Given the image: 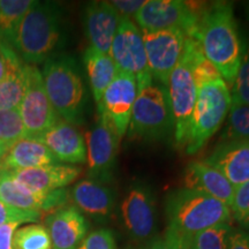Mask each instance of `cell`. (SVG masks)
<instances>
[{"mask_svg":"<svg viewBox=\"0 0 249 249\" xmlns=\"http://www.w3.org/2000/svg\"><path fill=\"white\" fill-rule=\"evenodd\" d=\"M196 40L200 43L204 57L216 66L226 85L232 87L244 50L231 4L225 1L207 4Z\"/></svg>","mask_w":249,"mask_h":249,"instance_id":"1","label":"cell"},{"mask_svg":"<svg viewBox=\"0 0 249 249\" xmlns=\"http://www.w3.org/2000/svg\"><path fill=\"white\" fill-rule=\"evenodd\" d=\"M64 34V15L58 4L34 1L9 39L28 65L42 64L60 45Z\"/></svg>","mask_w":249,"mask_h":249,"instance_id":"2","label":"cell"},{"mask_svg":"<svg viewBox=\"0 0 249 249\" xmlns=\"http://www.w3.org/2000/svg\"><path fill=\"white\" fill-rule=\"evenodd\" d=\"M169 229L194 236L211 227L230 224L231 209L210 195L188 188L173 192L166 201Z\"/></svg>","mask_w":249,"mask_h":249,"instance_id":"3","label":"cell"},{"mask_svg":"<svg viewBox=\"0 0 249 249\" xmlns=\"http://www.w3.org/2000/svg\"><path fill=\"white\" fill-rule=\"evenodd\" d=\"M45 91L60 119L71 124L82 120L85 111V86L75 60L68 55L49 58L42 71Z\"/></svg>","mask_w":249,"mask_h":249,"instance_id":"4","label":"cell"},{"mask_svg":"<svg viewBox=\"0 0 249 249\" xmlns=\"http://www.w3.org/2000/svg\"><path fill=\"white\" fill-rule=\"evenodd\" d=\"M174 118L167 87L152 81L139 90L128 127L129 139L157 141L170 135Z\"/></svg>","mask_w":249,"mask_h":249,"instance_id":"5","label":"cell"},{"mask_svg":"<svg viewBox=\"0 0 249 249\" xmlns=\"http://www.w3.org/2000/svg\"><path fill=\"white\" fill-rule=\"evenodd\" d=\"M201 50L197 40L187 37L181 59L171 73L167 82L171 107L174 118V136L179 148L186 147L189 127L198 88L193 75V61Z\"/></svg>","mask_w":249,"mask_h":249,"instance_id":"6","label":"cell"},{"mask_svg":"<svg viewBox=\"0 0 249 249\" xmlns=\"http://www.w3.org/2000/svg\"><path fill=\"white\" fill-rule=\"evenodd\" d=\"M232 107L231 91L225 81L219 80L198 89L185 150L197 152L222 127Z\"/></svg>","mask_w":249,"mask_h":249,"instance_id":"7","label":"cell"},{"mask_svg":"<svg viewBox=\"0 0 249 249\" xmlns=\"http://www.w3.org/2000/svg\"><path fill=\"white\" fill-rule=\"evenodd\" d=\"M207 4L181 0H148L136 13V24L142 31L179 28L196 40L200 21Z\"/></svg>","mask_w":249,"mask_h":249,"instance_id":"8","label":"cell"},{"mask_svg":"<svg viewBox=\"0 0 249 249\" xmlns=\"http://www.w3.org/2000/svg\"><path fill=\"white\" fill-rule=\"evenodd\" d=\"M108 54L116 64L118 71L135 77L138 91L154 81L148 67L143 33L132 18H120Z\"/></svg>","mask_w":249,"mask_h":249,"instance_id":"9","label":"cell"},{"mask_svg":"<svg viewBox=\"0 0 249 249\" xmlns=\"http://www.w3.org/2000/svg\"><path fill=\"white\" fill-rule=\"evenodd\" d=\"M26 91L18 107L28 138L37 139L60 119L52 107L45 91L40 71L26 64Z\"/></svg>","mask_w":249,"mask_h":249,"instance_id":"10","label":"cell"},{"mask_svg":"<svg viewBox=\"0 0 249 249\" xmlns=\"http://www.w3.org/2000/svg\"><path fill=\"white\" fill-rule=\"evenodd\" d=\"M142 33L152 79L167 87L171 73L181 59L187 36L179 28Z\"/></svg>","mask_w":249,"mask_h":249,"instance_id":"11","label":"cell"},{"mask_svg":"<svg viewBox=\"0 0 249 249\" xmlns=\"http://www.w3.org/2000/svg\"><path fill=\"white\" fill-rule=\"evenodd\" d=\"M88 173L97 181H104L111 176L118 154L120 140L111 120L98 112V120L86 134Z\"/></svg>","mask_w":249,"mask_h":249,"instance_id":"12","label":"cell"},{"mask_svg":"<svg viewBox=\"0 0 249 249\" xmlns=\"http://www.w3.org/2000/svg\"><path fill=\"white\" fill-rule=\"evenodd\" d=\"M136 96L138 83L135 77L124 71H118L97 104L99 113H104L113 124L119 140L128 130Z\"/></svg>","mask_w":249,"mask_h":249,"instance_id":"13","label":"cell"},{"mask_svg":"<svg viewBox=\"0 0 249 249\" xmlns=\"http://www.w3.org/2000/svg\"><path fill=\"white\" fill-rule=\"evenodd\" d=\"M0 200L17 209L43 214L44 211H54L66 205L68 192L64 188L50 193L35 191L7 172L0 179Z\"/></svg>","mask_w":249,"mask_h":249,"instance_id":"14","label":"cell"},{"mask_svg":"<svg viewBox=\"0 0 249 249\" xmlns=\"http://www.w3.org/2000/svg\"><path fill=\"white\" fill-rule=\"evenodd\" d=\"M120 17L111 1H91L83 11V27L90 46L103 53H110Z\"/></svg>","mask_w":249,"mask_h":249,"instance_id":"15","label":"cell"},{"mask_svg":"<svg viewBox=\"0 0 249 249\" xmlns=\"http://www.w3.org/2000/svg\"><path fill=\"white\" fill-rule=\"evenodd\" d=\"M53 249H76L86 238L88 223L74 205H64L52 211L45 219Z\"/></svg>","mask_w":249,"mask_h":249,"instance_id":"16","label":"cell"},{"mask_svg":"<svg viewBox=\"0 0 249 249\" xmlns=\"http://www.w3.org/2000/svg\"><path fill=\"white\" fill-rule=\"evenodd\" d=\"M37 139L49 148L59 163H87L85 138L74 124L67 121L59 119Z\"/></svg>","mask_w":249,"mask_h":249,"instance_id":"17","label":"cell"},{"mask_svg":"<svg viewBox=\"0 0 249 249\" xmlns=\"http://www.w3.org/2000/svg\"><path fill=\"white\" fill-rule=\"evenodd\" d=\"M236 187L249 181V140L222 141L204 160Z\"/></svg>","mask_w":249,"mask_h":249,"instance_id":"18","label":"cell"},{"mask_svg":"<svg viewBox=\"0 0 249 249\" xmlns=\"http://www.w3.org/2000/svg\"><path fill=\"white\" fill-rule=\"evenodd\" d=\"M121 214L126 229L136 239H145L155 229V207L144 187L134 186L121 203Z\"/></svg>","mask_w":249,"mask_h":249,"instance_id":"19","label":"cell"},{"mask_svg":"<svg viewBox=\"0 0 249 249\" xmlns=\"http://www.w3.org/2000/svg\"><path fill=\"white\" fill-rule=\"evenodd\" d=\"M185 183L186 188L204 193L231 207L234 187L216 167L204 161H193L186 169Z\"/></svg>","mask_w":249,"mask_h":249,"instance_id":"20","label":"cell"},{"mask_svg":"<svg viewBox=\"0 0 249 249\" xmlns=\"http://www.w3.org/2000/svg\"><path fill=\"white\" fill-rule=\"evenodd\" d=\"M18 181L31 189L50 193L62 189L79 178L81 169L71 165H48L35 169L20 170L9 172Z\"/></svg>","mask_w":249,"mask_h":249,"instance_id":"21","label":"cell"},{"mask_svg":"<svg viewBox=\"0 0 249 249\" xmlns=\"http://www.w3.org/2000/svg\"><path fill=\"white\" fill-rule=\"evenodd\" d=\"M74 207L96 219H105L114 207L113 193L97 180L87 179L77 182L71 191Z\"/></svg>","mask_w":249,"mask_h":249,"instance_id":"22","label":"cell"},{"mask_svg":"<svg viewBox=\"0 0 249 249\" xmlns=\"http://www.w3.org/2000/svg\"><path fill=\"white\" fill-rule=\"evenodd\" d=\"M0 161L7 172L35 169L59 163L49 148L38 139L34 138L22 139L9 145Z\"/></svg>","mask_w":249,"mask_h":249,"instance_id":"23","label":"cell"},{"mask_svg":"<svg viewBox=\"0 0 249 249\" xmlns=\"http://www.w3.org/2000/svg\"><path fill=\"white\" fill-rule=\"evenodd\" d=\"M26 62L8 48V71L0 81V110H18L26 91Z\"/></svg>","mask_w":249,"mask_h":249,"instance_id":"24","label":"cell"},{"mask_svg":"<svg viewBox=\"0 0 249 249\" xmlns=\"http://www.w3.org/2000/svg\"><path fill=\"white\" fill-rule=\"evenodd\" d=\"M83 60L86 64L87 74H88L93 98L98 104L103 93L117 75V66L110 54L103 53L91 46L86 50Z\"/></svg>","mask_w":249,"mask_h":249,"instance_id":"25","label":"cell"},{"mask_svg":"<svg viewBox=\"0 0 249 249\" xmlns=\"http://www.w3.org/2000/svg\"><path fill=\"white\" fill-rule=\"evenodd\" d=\"M33 0H0V38L9 42L18 24L33 5Z\"/></svg>","mask_w":249,"mask_h":249,"instance_id":"26","label":"cell"},{"mask_svg":"<svg viewBox=\"0 0 249 249\" xmlns=\"http://www.w3.org/2000/svg\"><path fill=\"white\" fill-rule=\"evenodd\" d=\"M13 249H52L51 238L42 224H28L14 233Z\"/></svg>","mask_w":249,"mask_h":249,"instance_id":"27","label":"cell"},{"mask_svg":"<svg viewBox=\"0 0 249 249\" xmlns=\"http://www.w3.org/2000/svg\"><path fill=\"white\" fill-rule=\"evenodd\" d=\"M249 140V107L232 105L229 112V121L222 141Z\"/></svg>","mask_w":249,"mask_h":249,"instance_id":"28","label":"cell"},{"mask_svg":"<svg viewBox=\"0 0 249 249\" xmlns=\"http://www.w3.org/2000/svg\"><path fill=\"white\" fill-rule=\"evenodd\" d=\"M26 138L28 135L18 110H0V141L9 147Z\"/></svg>","mask_w":249,"mask_h":249,"instance_id":"29","label":"cell"},{"mask_svg":"<svg viewBox=\"0 0 249 249\" xmlns=\"http://www.w3.org/2000/svg\"><path fill=\"white\" fill-rule=\"evenodd\" d=\"M230 233V224L213 226L193 236V246L194 249H227Z\"/></svg>","mask_w":249,"mask_h":249,"instance_id":"30","label":"cell"},{"mask_svg":"<svg viewBox=\"0 0 249 249\" xmlns=\"http://www.w3.org/2000/svg\"><path fill=\"white\" fill-rule=\"evenodd\" d=\"M232 105L249 107V45L242 53L240 67L232 85Z\"/></svg>","mask_w":249,"mask_h":249,"instance_id":"31","label":"cell"},{"mask_svg":"<svg viewBox=\"0 0 249 249\" xmlns=\"http://www.w3.org/2000/svg\"><path fill=\"white\" fill-rule=\"evenodd\" d=\"M193 75L198 89L205 85L223 80L216 66L204 57L202 49L196 53L193 61Z\"/></svg>","mask_w":249,"mask_h":249,"instance_id":"32","label":"cell"},{"mask_svg":"<svg viewBox=\"0 0 249 249\" xmlns=\"http://www.w3.org/2000/svg\"><path fill=\"white\" fill-rule=\"evenodd\" d=\"M230 209L238 222H249V181L234 187V194Z\"/></svg>","mask_w":249,"mask_h":249,"instance_id":"33","label":"cell"},{"mask_svg":"<svg viewBox=\"0 0 249 249\" xmlns=\"http://www.w3.org/2000/svg\"><path fill=\"white\" fill-rule=\"evenodd\" d=\"M42 218V213L35 211H23L6 204L0 200V226L7 223H37Z\"/></svg>","mask_w":249,"mask_h":249,"instance_id":"34","label":"cell"},{"mask_svg":"<svg viewBox=\"0 0 249 249\" xmlns=\"http://www.w3.org/2000/svg\"><path fill=\"white\" fill-rule=\"evenodd\" d=\"M76 249H117V242L110 230H96L86 235Z\"/></svg>","mask_w":249,"mask_h":249,"instance_id":"35","label":"cell"},{"mask_svg":"<svg viewBox=\"0 0 249 249\" xmlns=\"http://www.w3.org/2000/svg\"><path fill=\"white\" fill-rule=\"evenodd\" d=\"M111 4L120 18H132L145 4V0H114Z\"/></svg>","mask_w":249,"mask_h":249,"instance_id":"36","label":"cell"},{"mask_svg":"<svg viewBox=\"0 0 249 249\" xmlns=\"http://www.w3.org/2000/svg\"><path fill=\"white\" fill-rule=\"evenodd\" d=\"M20 223H7L0 226V249H13V236Z\"/></svg>","mask_w":249,"mask_h":249,"instance_id":"37","label":"cell"},{"mask_svg":"<svg viewBox=\"0 0 249 249\" xmlns=\"http://www.w3.org/2000/svg\"><path fill=\"white\" fill-rule=\"evenodd\" d=\"M227 249H249V235L241 231H231L227 241Z\"/></svg>","mask_w":249,"mask_h":249,"instance_id":"38","label":"cell"},{"mask_svg":"<svg viewBox=\"0 0 249 249\" xmlns=\"http://www.w3.org/2000/svg\"><path fill=\"white\" fill-rule=\"evenodd\" d=\"M177 233L167 227L166 234L163 239L155 240L152 244L145 249H174L176 248Z\"/></svg>","mask_w":249,"mask_h":249,"instance_id":"39","label":"cell"},{"mask_svg":"<svg viewBox=\"0 0 249 249\" xmlns=\"http://www.w3.org/2000/svg\"><path fill=\"white\" fill-rule=\"evenodd\" d=\"M8 48L7 43L0 42V81L4 80L8 71Z\"/></svg>","mask_w":249,"mask_h":249,"instance_id":"40","label":"cell"},{"mask_svg":"<svg viewBox=\"0 0 249 249\" xmlns=\"http://www.w3.org/2000/svg\"><path fill=\"white\" fill-rule=\"evenodd\" d=\"M174 249H194V246H193V236L177 233L176 248Z\"/></svg>","mask_w":249,"mask_h":249,"instance_id":"41","label":"cell"},{"mask_svg":"<svg viewBox=\"0 0 249 249\" xmlns=\"http://www.w3.org/2000/svg\"><path fill=\"white\" fill-rule=\"evenodd\" d=\"M8 147L7 145H5L4 143L0 141V160H1V158L4 157V155L6 154V151H7Z\"/></svg>","mask_w":249,"mask_h":249,"instance_id":"42","label":"cell"},{"mask_svg":"<svg viewBox=\"0 0 249 249\" xmlns=\"http://www.w3.org/2000/svg\"><path fill=\"white\" fill-rule=\"evenodd\" d=\"M7 173V171L5 170V167L2 166V164H1V161H0V179L2 178V177L5 176V174Z\"/></svg>","mask_w":249,"mask_h":249,"instance_id":"43","label":"cell"},{"mask_svg":"<svg viewBox=\"0 0 249 249\" xmlns=\"http://www.w3.org/2000/svg\"><path fill=\"white\" fill-rule=\"evenodd\" d=\"M248 15H249V11H248Z\"/></svg>","mask_w":249,"mask_h":249,"instance_id":"44","label":"cell"}]
</instances>
